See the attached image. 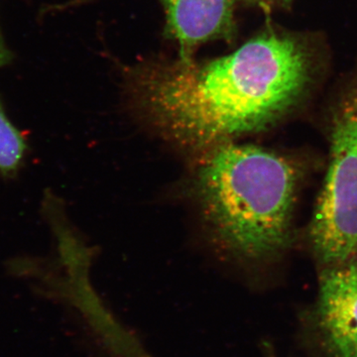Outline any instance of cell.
Returning <instances> with one entry per match:
<instances>
[{"label": "cell", "instance_id": "cell-1", "mask_svg": "<svg viewBox=\"0 0 357 357\" xmlns=\"http://www.w3.org/2000/svg\"><path fill=\"white\" fill-rule=\"evenodd\" d=\"M328 64L316 33L268 26L229 55L150 59L124 70L136 110L176 144L206 149L268 128L292 112Z\"/></svg>", "mask_w": 357, "mask_h": 357}, {"label": "cell", "instance_id": "cell-2", "mask_svg": "<svg viewBox=\"0 0 357 357\" xmlns=\"http://www.w3.org/2000/svg\"><path fill=\"white\" fill-rule=\"evenodd\" d=\"M300 175L293 161L263 148L227 142L208 150L196 192L218 243L246 261L285 250Z\"/></svg>", "mask_w": 357, "mask_h": 357}, {"label": "cell", "instance_id": "cell-3", "mask_svg": "<svg viewBox=\"0 0 357 357\" xmlns=\"http://www.w3.org/2000/svg\"><path fill=\"white\" fill-rule=\"evenodd\" d=\"M330 128V165L310 227L325 266L357 258V70L335 100Z\"/></svg>", "mask_w": 357, "mask_h": 357}, {"label": "cell", "instance_id": "cell-4", "mask_svg": "<svg viewBox=\"0 0 357 357\" xmlns=\"http://www.w3.org/2000/svg\"><path fill=\"white\" fill-rule=\"evenodd\" d=\"M317 326L333 357H357V258L319 276Z\"/></svg>", "mask_w": 357, "mask_h": 357}, {"label": "cell", "instance_id": "cell-5", "mask_svg": "<svg viewBox=\"0 0 357 357\" xmlns=\"http://www.w3.org/2000/svg\"><path fill=\"white\" fill-rule=\"evenodd\" d=\"M91 0H75L65 6ZM238 0H160L166 14V36L177 44L181 59H191L201 45L236 38Z\"/></svg>", "mask_w": 357, "mask_h": 357}, {"label": "cell", "instance_id": "cell-6", "mask_svg": "<svg viewBox=\"0 0 357 357\" xmlns=\"http://www.w3.org/2000/svg\"><path fill=\"white\" fill-rule=\"evenodd\" d=\"M22 135L7 119L0 105V173H13L20 166L25 153Z\"/></svg>", "mask_w": 357, "mask_h": 357}, {"label": "cell", "instance_id": "cell-7", "mask_svg": "<svg viewBox=\"0 0 357 357\" xmlns=\"http://www.w3.org/2000/svg\"><path fill=\"white\" fill-rule=\"evenodd\" d=\"M243 1L267 10H273V9L290 8L294 0H243Z\"/></svg>", "mask_w": 357, "mask_h": 357}, {"label": "cell", "instance_id": "cell-8", "mask_svg": "<svg viewBox=\"0 0 357 357\" xmlns=\"http://www.w3.org/2000/svg\"><path fill=\"white\" fill-rule=\"evenodd\" d=\"M11 60H13V54H11L10 50L7 47L1 31H0V68L8 65Z\"/></svg>", "mask_w": 357, "mask_h": 357}]
</instances>
